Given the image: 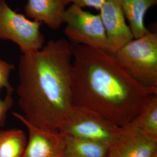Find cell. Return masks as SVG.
Segmentation results:
<instances>
[{"label":"cell","mask_w":157,"mask_h":157,"mask_svg":"<svg viewBox=\"0 0 157 157\" xmlns=\"http://www.w3.org/2000/svg\"><path fill=\"white\" fill-rule=\"evenodd\" d=\"M72 57L73 45L63 39L22 53L17 94L21 115L29 124L59 130L67 119L74 105Z\"/></svg>","instance_id":"6da1fadb"},{"label":"cell","mask_w":157,"mask_h":157,"mask_svg":"<svg viewBox=\"0 0 157 157\" xmlns=\"http://www.w3.org/2000/svg\"><path fill=\"white\" fill-rule=\"evenodd\" d=\"M72 45L74 104L91 109L118 126L129 125L157 89L136 82L107 51Z\"/></svg>","instance_id":"7a4b0ae2"},{"label":"cell","mask_w":157,"mask_h":157,"mask_svg":"<svg viewBox=\"0 0 157 157\" xmlns=\"http://www.w3.org/2000/svg\"><path fill=\"white\" fill-rule=\"evenodd\" d=\"M118 65L137 83L157 89V32L148 31L113 54Z\"/></svg>","instance_id":"3957f363"},{"label":"cell","mask_w":157,"mask_h":157,"mask_svg":"<svg viewBox=\"0 0 157 157\" xmlns=\"http://www.w3.org/2000/svg\"><path fill=\"white\" fill-rule=\"evenodd\" d=\"M123 128L91 109L74 104L59 131L64 135L109 146Z\"/></svg>","instance_id":"277c9868"},{"label":"cell","mask_w":157,"mask_h":157,"mask_svg":"<svg viewBox=\"0 0 157 157\" xmlns=\"http://www.w3.org/2000/svg\"><path fill=\"white\" fill-rule=\"evenodd\" d=\"M41 25L12 10L6 0H0V39L15 43L22 53L39 50L45 43Z\"/></svg>","instance_id":"5b68a950"},{"label":"cell","mask_w":157,"mask_h":157,"mask_svg":"<svg viewBox=\"0 0 157 157\" xmlns=\"http://www.w3.org/2000/svg\"><path fill=\"white\" fill-rule=\"evenodd\" d=\"M64 23L66 24L64 33L72 45L107 50V37L99 14L95 15L71 5L65 12Z\"/></svg>","instance_id":"8992f818"},{"label":"cell","mask_w":157,"mask_h":157,"mask_svg":"<svg viewBox=\"0 0 157 157\" xmlns=\"http://www.w3.org/2000/svg\"><path fill=\"white\" fill-rule=\"evenodd\" d=\"M99 11L107 37L105 51L113 54L134 37L126 21L121 0H105Z\"/></svg>","instance_id":"52a82bcc"},{"label":"cell","mask_w":157,"mask_h":157,"mask_svg":"<svg viewBox=\"0 0 157 157\" xmlns=\"http://www.w3.org/2000/svg\"><path fill=\"white\" fill-rule=\"evenodd\" d=\"M14 117L24 124L29 139L22 157H63V135L59 130L41 129L26 121L21 114L14 112Z\"/></svg>","instance_id":"ba28073f"},{"label":"cell","mask_w":157,"mask_h":157,"mask_svg":"<svg viewBox=\"0 0 157 157\" xmlns=\"http://www.w3.org/2000/svg\"><path fill=\"white\" fill-rule=\"evenodd\" d=\"M157 150V142L128 125L109 146L107 157H151Z\"/></svg>","instance_id":"9c48e42d"},{"label":"cell","mask_w":157,"mask_h":157,"mask_svg":"<svg viewBox=\"0 0 157 157\" xmlns=\"http://www.w3.org/2000/svg\"><path fill=\"white\" fill-rule=\"evenodd\" d=\"M67 5V0H27L25 11L29 19L56 30L63 23Z\"/></svg>","instance_id":"30bf717a"},{"label":"cell","mask_w":157,"mask_h":157,"mask_svg":"<svg viewBox=\"0 0 157 157\" xmlns=\"http://www.w3.org/2000/svg\"><path fill=\"white\" fill-rule=\"evenodd\" d=\"M125 18L134 39L143 36L148 32L144 25L147 11L157 4V0H121Z\"/></svg>","instance_id":"8fae6325"},{"label":"cell","mask_w":157,"mask_h":157,"mask_svg":"<svg viewBox=\"0 0 157 157\" xmlns=\"http://www.w3.org/2000/svg\"><path fill=\"white\" fill-rule=\"evenodd\" d=\"M63 135V157H107L109 147L107 144Z\"/></svg>","instance_id":"7c38bea8"},{"label":"cell","mask_w":157,"mask_h":157,"mask_svg":"<svg viewBox=\"0 0 157 157\" xmlns=\"http://www.w3.org/2000/svg\"><path fill=\"white\" fill-rule=\"evenodd\" d=\"M129 125L147 138L157 142V94L148 100Z\"/></svg>","instance_id":"4fadbf2b"},{"label":"cell","mask_w":157,"mask_h":157,"mask_svg":"<svg viewBox=\"0 0 157 157\" xmlns=\"http://www.w3.org/2000/svg\"><path fill=\"white\" fill-rule=\"evenodd\" d=\"M27 142L22 130H0V157H22Z\"/></svg>","instance_id":"5bb4252c"},{"label":"cell","mask_w":157,"mask_h":157,"mask_svg":"<svg viewBox=\"0 0 157 157\" xmlns=\"http://www.w3.org/2000/svg\"><path fill=\"white\" fill-rule=\"evenodd\" d=\"M14 68L11 63L0 59V94L6 89L7 94L12 95L13 89L10 82V76Z\"/></svg>","instance_id":"9a60e30c"},{"label":"cell","mask_w":157,"mask_h":157,"mask_svg":"<svg viewBox=\"0 0 157 157\" xmlns=\"http://www.w3.org/2000/svg\"><path fill=\"white\" fill-rule=\"evenodd\" d=\"M13 102L12 95L6 94L4 98H0V127L5 125L7 113L11 109Z\"/></svg>","instance_id":"2e32d148"},{"label":"cell","mask_w":157,"mask_h":157,"mask_svg":"<svg viewBox=\"0 0 157 157\" xmlns=\"http://www.w3.org/2000/svg\"><path fill=\"white\" fill-rule=\"evenodd\" d=\"M68 4L78 6L81 8L91 7L97 10H100L105 0H67Z\"/></svg>","instance_id":"e0dca14e"},{"label":"cell","mask_w":157,"mask_h":157,"mask_svg":"<svg viewBox=\"0 0 157 157\" xmlns=\"http://www.w3.org/2000/svg\"><path fill=\"white\" fill-rule=\"evenodd\" d=\"M151 157H157V150L155 151V152L153 154V155H152Z\"/></svg>","instance_id":"ac0fdd59"}]
</instances>
